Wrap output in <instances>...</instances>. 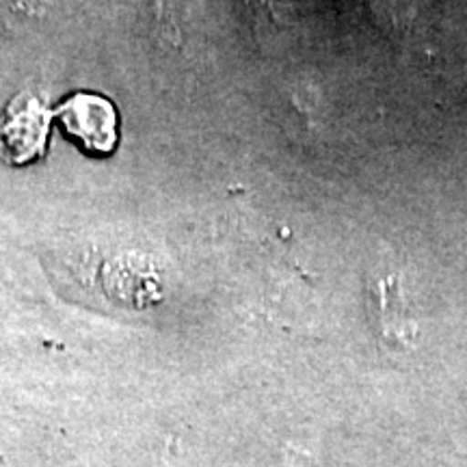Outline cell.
<instances>
[{
	"label": "cell",
	"mask_w": 467,
	"mask_h": 467,
	"mask_svg": "<svg viewBox=\"0 0 467 467\" xmlns=\"http://www.w3.org/2000/svg\"><path fill=\"white\" fill-rule=\"evenodd\" d=\"M58 121L87 151L109 154L117 145V113L107 98L76 93L57 110Z\"/></svg>",
	"instance_id": "2"
},
{
	"label": "cell",
	"mask_w": 467,
	"mask_h": 467,
	"mask_svg": "<svg viewBox=\"0 0 467 467\" xmlns=\"http://www.w3.org/2000/svg\"><path fill=\"white\" fill-rule=\"evenodd\" d=\"M50 113L33 93H20L0 113V159L26 165L42 156L48 141Z\"/></svg>",
	"instance_id": "1"
}]
</instances>
